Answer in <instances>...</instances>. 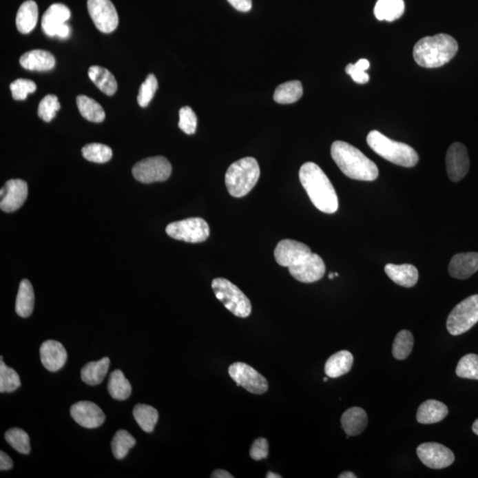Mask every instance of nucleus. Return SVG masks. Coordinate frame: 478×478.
<instances>
[{"label":"nucleus","mask_w":478,"mask_h":478,"mask_svg":"<svg viewBox=\"0 0 478 478\" xmlns=\"http://www.w3.org/2000/svg\"><path fill=\"white\" fill-rule=\"evenodd\" d=\"M353 364V356L349 351H340L332 355L324 366L328 377L337 378L349 373Z\"/></svg>","instance_id":"nucleus-24"},{"label":"nucleus","mask_w":478,"mask_h":478,"mask_svg":"<svg viewBox=\"0 0 478 478\" xmlns=\"http://www.w3.org/2000/svg\"><path fill=\"white\" fill-rule=\"evenodd\" d=\"M274 256L276 262L288 268L297 281L312 284L324 278L326 271L324 260L301 242L284 239L276 245Z\"/></svg>","instance_id":"nucleus-1"},{"label":"nucleus","mask_w":478,"mask_h":478,"mask_svg":"<svg viewBox=\"0 0 478 478\" xmlns=\"http://www.w3.org/2000/svg\"><path fill=\"white\" fill-rule=\"evenodd\" d=\"M405 11L403 0H378L374 8L377 20L394 21L402 17Z\"/></svg>","instance_id":"nucleus-29"},{"label":"nucleus","mask_w":478,"mask_h":478,"mask_svg":"<svg viewBox=\"0 0 478 478\" xmlns=\"http://www.w3.org/2000/svg\"><path fill=\"white\" fill-rule=\"evenodd\" d=\"M40 357L43 367L49 371L56 372L66 364L67 353L61 343L55 340H46L40 347Z\"/></svg>","instance_id":"nucleus-17"},{"label":"nucleus","mask_w":478,"mask_h":478,"mask_svg":"<svg viewBox=\"0 0 478 478\" xmlns=\"http://www.w3.org/2000/svg\"><path fill=\"white\" fill-rule=\"evenodd\" d=\"M21 386L20 377L14 368L0 362V393H12Z\"/></svg>","instance_id":"nucleus-38"},{"label":"nucleus","mask_w":478,"mask_h":478,"mask_svg":"<svg viewBox=\"0 0 478 478\" xmlns=\"http://www.w3.org/2000/svg\"><path fill=\"white\" fill-rule=\"evenodd\" d=\"M39 20V8L33 0H28L21 4L17 15V30L23 34H29L35 29Z\"/></svg>","instance_id":"nucleus-25"},{"label":"nucleus","mask_w":478,"mask_h":478,"mask_svg":"<svg viewBox=\"0 0 478 478\" xmlns=\"http://www.w3.org/2000/svg\"><path fill=\"white\" fill-rule=\"evenodd\" d=\"M456 375L461 378L478 380V355L468 353L462 357L456 368Z\"/></svg>","instance_id":"nucleus-39"},{"label":"nucleus","mask_w":478,"mask_h":478,"mask_svg":"<svg viewBox=\"0 0 478 478\" xmlns=\"http://www.w3.org/2000/svg\"><path fill=\"white\" fill-rule=\"evenodd\" d=\"M212 478H233V475L228 472L225 470H216L213 471L212 475H211Z\"/></svg>","instance_id":"nucleus-48"},{"label":"nucleus","mask_w":478,"mask_h":478,"mask_svg":"<svg viewBox=\"0 0 478 478\" xmlns=\"http://www.w3.org/2000/svg\"><path fill=\"white\" fill-rule=\"evenodd\" d=\"M267 478H282L281 475L273 473L271 471H269L266 475Z\"/></svg>","instance_id":"nucleus-50"},{"label":"nucleus","mask_w":478,"mask_h":478,"mask_svg":"<svg viewBox=\"0 0 478 478\" xmlns=\"http://www.w3.org/2000/svg\"><path fill=\"white\" fill-rule=\"evenodd\" d=\"M478 322V294L462 300L452 310L446 322V328L453 336H459L470 331Z\"/></svg>","instance_id":"nucleus-8"},{"label":"nucleus","mask_w":478,"mask_h":478,"mask_svg":"<svg viewBox=\"0 0 478 478\" xmlns=\"http://www.w3.org/2000/svg\"><path fill=\"white\" fill-rule=\"evenodd\" d=\"M338 477H340V478H356L357 477L353 472H350V471H344V472L341 473L340 475V476H338Z\"/></svg>","instance_id":"nucleus-49"},{"label":"nucleus","mask_w":478,"mask_h":478,"mask_svg":"<svg viewBox=\"0 0 478 478\" xmlns=\"http://www.w3.org/2000/svg\"><path fill=\"white\" fill-rule=\"evenodd\" d=\"M419 459L428 468L442 470L454 464L455 455L446 446L439 443H424L417 449Z\"/></svg>","instance_id":"nucleus-13"},{"label":"nucleus","mask_w":478,"mask_h":478,"mask_svg":"<svg viewBox=\"0 0 478 478\" xmlns=\"http://www.w3.org/2000/svg\"><path fill=\"white\" fill-rule=\"evenodd\" d=\"M172 172V164L163 156L147 158L136 163L132 169L136 180L143 184L166 181Z\"/></svg>","instance_id":"nucleus-10"},{"label":"nucleus","mask_w":478,"mask_h":478,"mask_svg":"<svg viewBox=\"0 0 478 478\" xmlns=\"http://www.w3.org/2000/svg\"><path fill=\"white\" fill-rule=\"evenodd\" d=\"M87 8L90 17L99 31L108 34L117 29L119 17L110 0H88Z\"/></svg>","instance_id":"nucleus-12"},{"label":"nucleus","mask_w":478,"mask_h":478,"mask_svg":"<svg viewBox=\"0 0 478 478\" xmlns=\"http://www.w3.org/2000/svg\"><path fill=\"white\" fill-rule=\"evenodd\" d=\"M331 157L347 178L359 181H375L378 169L359 149L344 141H335L331 145Z\"/></svg>","instance_id":"nucleus-3"},{"label":"nucleus","mask_w":478,"mask_h":478,"mask_svg":"<svg viewBox=\"0 0 478 478\" xmlns=\"http://www.w3.org/2000/svg\"><path fill=\"white\" fill-rule=\"evenodd\" d=\"M158 89V81L154 74H150L139 89L138 103L141 107H147L153 99Z\"/></svg>","instance_id":"nucleus-41"},{"label":"nucleus","mask_w":478,"mask_h":478,"mask_svg":"<svg viewBox=\"0 0 478 478\" xmlns=\"http://www.w3.org/2000/svg\"><path fill=\"white\" fill-rule=\"evenodd\" d=\"M10 89L15 101H25L28 95L36 92L37 85L31 80L17 79L11 83Z\"/></svg>","instance_id":"nucleus-44"},{"label":"nucleus","mask_w":478,"mask_h":478,"mask_svg":"<svg viewBox=\"0 0 478 478\" xmlns=\"http://www.w3.org/2000/svg\"><path fill=\"white\" fill-rule=\"evenodd\" d=\"M212 289L217 300L239 318H247L251 313V301L245 294L225 278H216L212 282Z\"/></svg>","instance_id":"nucleus-7"},{"label":"nucleus","mask_w":478,"mask_h":478,"mask_svg":"<svg viewBox=\"0 0 478 478\" xmlns=\"http://www.w3.org/2000/svg\"><path fill=\"white\" fill-rule=\"evenodd\" d=\"M166 232L176 240L185 241L187 243H202L209 238L210 229L204 219L192 217L169 223L167 226Z\"/></svg>","instance_id":"nucleus-9"},{"label":"nucleus","mask_w":478,"mask_h":478,"mask_svg":"<svg viewBox=\"0 0 478 478\" xmlns=\"http://www.w3.org/2000/svg\"><path fill=\"white\" fill-rule=\"evenodd\" d=\"M446 172L452 182H459L467 175L470 169V158L466 147L456 142L450 145L446 158Z\"/></svg>","instance_id":"nucleus-14"},{"label":"nucleus","mask_w":478,"mask_h":478,"mask_svg":"<svg viewBox=\"0 0 478 478\" xmlns=\"http://www.w3.org/2000/svg\"><path fill=\"white\" fill-rule=\"evenodd\" d=\"M458 52V43L448 34L425 37L415 43L413 55L419 66L434 68L444 66Z\"/></svg>","instance_id":"nucleus-4"},{"label":"nucleus","mask_w":478,"mask_h":478,"mask_svg":"<svg viewBox=\"0 0 478 478\" xmlns=\"http://www.w3.org/2000/svg\"><path fill=\"white\" fill-rule=\"evenodd\" d=\"M82 154L87 160L95 163H107L113 156V151L110 147L97 143L86 145L82 149Z\"/></svg>","instance_id":"nucleus-37"},{"label":"nucleus","mask_w":478,"mask_h":478,"mask_svg":"<svg viewBox=\"0 0 478 478\" xmlns=\"http://www.w3.org/2000/svg\"><path fill=\"white\" fill-rule=\"evenodd\" d=\"M61 110V103L57 96L48 95L40 101L39 105V116L43 122L50 123L56 116V113Z\"/></svg>","instance_id":"nucleus-40"},{"label":"nucleus","mask_w":478,"mask_h":478,"mask_svg":"<svg viewBox=\"0 0 478 478\" xmlns=\"http://www.w3.org/2000/svg\"><path fill=\"white\" fill-rule=\"evenodd\" d=\"M229 377L235 381L238 386H242L256 395H262L269 389L268 381L262 374L244 362H235L229 366Z\"/></svg>","instance_id":"nucleus-11"},{"label":"nucleus","mask_w":478,"mask_h":478,"mask_svg":"<svg viewBox=\"0 0 478 478\" xmlns=\"http://www.w3.org/2000/svg\"><path fill=\"white\" fill-rule=\"evenodd\" d=\"M303 87L300 81H289L276 88L274 101L278 104H293L302 97Z\"/></svg>","instance_id":"nucleus-32"},{"label":"nucleus","mask_w":478,"mask_h":478,"mask_svg":"<svg viewBox=\"0 0 478 478\" xmlns=\"http://www.w3.org/2000/svg\"><path fill=\"white\" fill-rule=\"evenodd\" d=\"M478 270V253L456 254L449 263L448 271L452 278L464 280Z\"/></svg>","instance_id":"nucleus-18"},{"label":"nucleus","mask_w":478,"mask_h":478,"mask_svg":"<svg viewBox=\"0 0 478 478\" xmlns=\"http://www.w3.org/2000/svg\"><path fill=\"white\" fill-rule=\"evenodd\" d=\"M328 378H329L328 377H324V382H327V381H328Z\"/></svg>","instance_id":"nucleus-53"},{"label":"nucleus","mask_w":478,"mask_h":478,"mask_svg":"<svg viewBox=\"0 0 478 478\" xmlns=\"http://www.w3.org/2000/svg\"><path fill=\"white\" fill-rule=\"evenodd\" d=\"M235 9L240 12H249L251 9V0H228Z\"/></svg>","instance_id":"nucleus-46"},{"label":"nucleus","mask_w":478,"mask_h":478,"mask_svg":"<svg viewBox=\"0 0 478 478\" xmlns=\"http://www.w3.org/2000/svg\"><path fill=\"white\" fill-rule=\"evenodd\" d=\"M367 143L375 154L396 165L412 167L418 163L419 156L414 148L404 143L392 141L377 130L368 133Z\"/></svg>","instance_id":"nucleus-5"},{"label":"nucleus","mask_w":478,"mask_h":478,"mask_svg":"<svg viewBox=\"0 0 478 478\" xmlns=\"http://www.w3.org/2000/svg\"><path fill=\"white\" fill-rule=\"evenodd\" d=\"M76 105L82 116L90 122L101 123L105 120V114L103 107L88 96H77Z\"/></svg>","instance_id":"nucleus-30"},{"label":"nucleus","mask_w":478,"mask_h":478,"mask_svg":"<svg viewBox=\"0 0 478 478\" xmlns=\"http://www.w3.org/2000/svg\"><path fill=\"white\" fill-rule=\"evenodd\" d=\"M110 366V360L108 357H104L98 362L87 363L81 371V378L89 386H98L104 380Z\"/></svg>","instance_id":"nucleus-26"},{"label":"nucleus","mask_w":478,"mask_h":478,"mask_svg":"<svg viewBox=\"0 0 478 478\" xmlns=\"http://www.w3.org/2000/svg\"><path fill=\"white\" fill-rule=\"evenodd\" d=\"M369 61L366 59H361L356 62L355 64L347 65L346 72L349 74L352 79L357 83L364 85L369 81L368 74L366 73V70L369 68Z\"/></svg>","instance_id":"nucleus-43"},{"label":"nucleus","mask_w":478,"mask_h":478,"mask_svg":"<svg viewBox=\"0 0 478 478\" xmlns=\"http://www.w3.org/2000/svg\"><path fill=\"white\" fill-rule=\"evenodd\" d=\"M90 79L101 92L107 96H113L117 91V82L113 74L107 68L92 66L88 71Z\"/></svg>","instance_id":"nucleus-28"},{"label":"nucleus","mask_w":478,"mask_h":478,"mask_svg":"<svg viewBox=\"0 0 478 478\" xmlns=\"http://www.w3.org/2000/svg\"><path fill=\"white\" fill-rule=\"evenodd\" d=\"M12 466H14V462H12V459L6 453L0 452V470H9Z\"/></svg>","instance_id":"nucleus-47"},{"label":"nucleus","mask_w":478,"mask_h":478,"mask_svg":"<svg viewBox=\"0 0 478 478\" xmlns=\"http://www.w3.org/2000/svg\"><path fill=\"white\" fill-rule=\"evenodd\" d=\"M344 433L349 436H357L362 433L368 425V415L364 409L353 406L347 409L341 417Z\"/></svg>","instance_id":"nucleus-22"},{"label":"nucleus","mask_w":478,"mask_h":478,"mask_svg":"<svg viewBox=\"0 0 478 478\" xmlns=\"http://www.w3.org/2000/svg\"><path fill=\"white\" fill-rule=\"evenodd\" d=\"M21 66L31 71H48L55 66L54 56L43 50L25 52L20 59Z\"/></svg>","instance_id":"nucleus-21"},{"label":"nucleus","mask_w":478,"mask_h":478,"mask_svg":"<svg viewBox=\"0 0 478 478\" xmlns=\"http://www.w3.org/2000/svg\"><path fill=\"white\" fill-rule=\"evenodd\" d=\"M135 437L124 430H118L112 440V451L117 460L125 458L130 449L136 445Z\"/></svg>","instance_id":"nucleus-34"},{"label":"nucleus","mask_w":478,"mask_h":478,"mask_svg":"<svg viewBox=\"0 0 478 478\" xmlns=\"http://www.w3.org/2000/svg\"><path fill=\"white\" fill-rule=\"evenodd\" d=\"M34 304H35V294H34L32 284L27 279H23L19 287L15 311L21 318H29L33 313Z\"/></svg>","instance_id":"nucleus-27"},{"label":"nucleus","mask_w":478,"mask_h":478,"mask_svg":"<svg viewBox=\"0 0 478 478\" xmlns=\"http://www.w3.org/2000/svg\"><path fill=\"white\" fill-rule=\"evenodd\" d=\"M384 271L389 276L391 280L400 287L411 288L417 284L419 278L418 270L411 264H387L384 267Z\"/></svg>","instance_id":"nucleus-20"},{"label":"nucleus","mask_w":478,"mask_h":478,"mask_svg":"<svg viewBox=\"0 0 478 478\" xmlns=\"http://www.w3.org/2000/svg\"><path fill=\"white\" fill-rule=\"evenodd\" d=\"M472 430L474 431L475 434H477L478 436V419H477L476 421H475V423L473 424L472 426Z\"/></svg>","instance_id":"nucleus-51"},{"label":"nucleus","mask_w":478,"mask_h":478,"mask_svg":"<svg viewBox=\"0 0 478 478\" xmlns=\"http://www.w3.org/2000/svg\"><path fill=\"white\" fill-rule=\"evenodd\" d=\"M6 442L17 450V452L23 455H29L30 452V437L26 431L19 429V428H12L6 431L5 434Z\"/></svg>","instance_id":"nucleus-36"},{"label":"nucleus","mask_w":478,"mask_h":478,"mask_svg":"<svg viewBox=\"0 0 478 478\" xmlns=\"http://www.w3.org/2000/svg\"><path fill=\"white\" fill-rule=\"evenodd\" d=\"M448 415V408L439 400L429 399L419 406L417 419L422 424H433L439 423Z\"/></svg>","instance_id":"nucleus-23"},{"label":"nucleus","mask_w":478,"mask_h":478,"mask_svg":"<svg viewBox=\"0 0 478 478\" xmlns=\"http://www.w3.org/2000/svg\"><path fill=\"white\" fill-rule=\"evenodd\" d=\"M334 278H335V274H333V273H331V274L329 275V278L333 279Z\"/></svg>","instance_id":"nucleus-52"},{"label":"nucleus","mask_w":478,"mask_h":478,"mask_svg":"<svg viewBox=\"0 0 478 478\" xmlns=\"http://www.w3.org/2000/svg\"><path fill=\"white\" fill-rule=\"evenodd\" d=\"M70 17L71 12L67 6L60 3L52 5L43 15V32L49 37L57 36L58 30L62 24L70 20Z\"/></svg>","instance_id":"nucleus-19"},{"label":"nucleus","mask_w":478,"mask_h":478,"mask_svg":"<svg viewBox=\"0 0 478 478\" xmlns=\"http://www.w3.org/2000/svg\"><path fill=\"white\" fill-rule=\"evenodd\" d=\"M260 176V166L254 158L245 157L235 161L229 167L225 176L229 194L234 198L247 196L256 185Z\"/></svg>","instance_id":"nucleus-6"},{"label":"nucleus","mask_w":478,"mask_h":478,"mask_svg":"<svg viewBox=\"0 0 478 478\" xmlns=\"http://www.w3.org/2000/svg\"><path fill=\"white\" fill-rule=\"evenodd\" d=\"M0 209L6 213L14 212L27 200V183L21 179L9 180L0 191Z\"/></svg>","instance_id":"nucleus-15"},{"label":"nucleus","mask_w":478,"mask_h":478,"mask_svg":"<svg viewBox=\"0 0 478 478\" xmlns=\"http://www.w3.org/2000/svg\"><path fill=\"white\" fill-rule=\"evenodd\" d=\"M71 417L87 429H95L104 424L105 415L97 404L91 402L74 403L70 408Z\"/></svg>","instance_id":"nucleus-16"},{"label":"nucleus","mask_w":478,"mask_h":478,"mask_svg":"<svg viewBox=\"0 0 478 478\" xmlns=\"http://www.w3.org/2000/svg\"><path fill=\"white\" fill-rule=\"evenodd\" d=\"M299 176L301 185L316 209L325 214L337 212L336 191L321 167L313 163H306L301 166Z\"/></svg>","instance_id":"nucleus-2"},{"label":"nucleus","mask_w":478,"mask_h":478,"mask_svg":"<svg viewBox=\"0 0 478 478\" xmlns=\"http://www.w3.org/2000/svg\"><path fill=\"white\" fill-rule=\"evenodd\" d=\"M198 119L196 114L190 107H182L179 111L180 129L187 135H192L196 132Z\"/></svg>","instance_id":"nucleus-42"},{"label":"nucleus","mask_w":478,"mask_h":478,"mask_svg":"<svg viewBox=\"0 0 478 478\" xmlns=\"http://www.w3.org/2000/svg\"><path fill=\"white\" fill-rule=\"evenodd\" d=\"M107 389L112 398L117 400H125L132 393V384L120 369L112 372Z\"/></svg>","instance_id":"nucleus-31"},{"label":"nucleus","mask_w":478,"mask_h":478,"mask_svg":"<svg viewBox=\"0 0 478 478\" xmlns=\"http://www.w3.org/2000/svg\"><path fill=\"white\" fill-rule=\"evenodd\" d=\"M414 346V337L411 331L403 330L399 331L394 340L393 355L398 361L408 358Z\"/></svg>","instance_id":"nucleus-35"},{"label":"nucleus","mask_w":478,"mask_h":478,"mask_svg":"<svg viewBox=\"0 0 478 478\" xmlns=\"http://www.w3.org/2000/svg\"><path fill=\"white\" fill-rule=\"evenodd\" d=\"M133 417L145 433H151L154 430L155 425L159 420V413L154 406L138 404L133 409Z\"/></svg>","instance_id":"nucleus-33"},{"label":"nucleus","mask_w":478,"mask_h":478,"mask_svg":"<svg viewBox=\"0 0 478 478\" xmlns=\"http://www.w3.org/2000/svg\"><path fill=\"white\" fill-rule=\"evenodd\" d=\"M250 456L253 461L265 460L269 456V442L264 437L254 440L250 449Z\"/></svg>","instance_id":"nucleus-45"}]
</instances>
